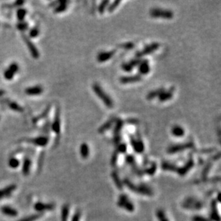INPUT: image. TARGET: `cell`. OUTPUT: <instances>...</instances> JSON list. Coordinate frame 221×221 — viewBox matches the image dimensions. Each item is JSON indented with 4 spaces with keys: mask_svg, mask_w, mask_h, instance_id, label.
Instances as JSON below:
<instances>
[{
    "mask_svg": "<svg viewBox=\"0 0 221 221\" xmlns=\"http://www.w3.org/2000/svg\"><path fill=\"white\" fill-rule=\"evenodd\" d=\"M165 90V88H163V87H160V88L156 89V90H155L150 91L149 93L146 95V99L148 100H152L155 99V98L159 97L160 94L161 93H163Z\"/></svg>",
    "mask_w": 221,
    "mask_h": 221,
    "instance_id": "7402d4cb",
    "label": "cell"
},
{
    "mask_svg": "<svg viewBox=\"0 0 221 221\" xmlns=\"http://www.w3.org/2000/svg\"><path fill=\"white\" fill-rule=\"evenodd\" d=\"M118 153H125L127 151V145L124 143H119L118 145V150H116Z\"/></svg>",
    "mask_w": 221,
    "mask_h": 221,
    "instance_id": "f35d334b",
    "label": "cell"
},
{
    "mask_svg": "<svg viewBox=\"0 0 221 221\" xmlns=\"http://www.w3.org/2000/svg\"><path fill=\"white\" fill-rule=\"evenodd\" d=\"M193 148H194V143L193 141H190L183 144H177L170 146L167 150V152L170 154H174L184 151L187 149H192Z\"/></svg>",
    "mask_w": 221,
    "mask_h": 221,
    "instance_id": "277c9868",
    "label": "cell"
},
{
    "mask_svg": "<svg viewBox=\"0 0 221 221\" xmlns=\"http://www.w3.org/2000/svg\"><path fill=\"white\" fill-rule=\"evenodd\" d=\"M43 92V88L40 85L28 87L25 90V93L28 95H39Z\"/></svg>",
    "mask_w": 221,
    "mask_h": 221,
    "instance_id": "d6986e66",
    "label": "cell"
},
{
    "mask_svg": "<svg viewBox=\"0 0 221 221\" xmlns=\"http://www.w3.org/2000/svg\"><path fill=\"white\" fill-rule=\"evenodd\" d=\"M125 184L127 187H129L131 190L133 192L140 194L145 195V196H152L153 195V191L150 190V187H148L147 185H135L134 184L132 183L130 181H125Z\"/></svg>",
    "mask_w": 221,
    "mask_h": 221,
    "instance_id": "7a4b0ae2",
    "label": "cell"
},
{
    "mask_svg": "<svg viewBox=\"0 0 221 221\" xmlns=\"http://www.w3.org/2000/svg\"><path fill=\"white\" fill-rule=\"evenodd\" d=\"M92 90H93L94 93L97 94V96L103 102L104 104H105L107 107H109V108H112L113 106H114L113 100L111 99L110 97L103 90V89L100 86V85H98L97 83H94V84L92 85Z\"/></svg>",
    "mask_w": 221,
    "mask_h": 221,
    "instance_id": "6da1fadb",
    "label": "cell"
},
{
    "mask_svg": "<svg viewBox=\"0 0 221 221\" xmlns=\"http://www.w3.org/2000/svg\"><path fill=\"white\" fill-rule=\"evenodd\" d=\"M183 206L187 209H200L202 207V203L194 198H187L183 203Z\"/></svg>",
    "mask_w": 221,
    "mask_h": 221,
    "instance_id": "8fae6325",
    "label": "cell"
},
{
    "mask_svg": "<svg viewBox=\"0 0 221 221\" xmlns=\"http://www.w3.org/2000/svg\"><path fill=\"white\" fill-rule=\"evenodd\" d=\"M150 70L149 61L148 59H143L141 61L140 64L138 65V71L140 75H146V74L149 73Z\"/></svg>",
    "mask_w": 221,
    "mask_h": 221,
    "instance_id": "e0dca14e",
    "label": "cell"
},
{
    "mask_svg": "<svg viewBox=\"0 0 221 221\" xmlns=\"http://www.w3.org/2000/svg\"><path fill=\"white\" fill-rule=\"evenodd\" d=\"M8 105L12 110L16 111V112H23L24 110L21 106L18 105V104L15 103V102H9Z\"/></svg>",
    "mask_w": 221,
    "mask_h": 221,
    "instance_id": "4dcf8cb0",
    "label": "cell"
},
{
    "mask_svg": "<svg viewBox=\"0 0 221 221\" xmlns=\"http://www.w3.org/2000/svg\"><path fill=\"white\" fill-rule=\"evenodd\" d=\"M116 49L111 50L109 52H100L97 55V61L99 62H105L106 61H108L115 55Z\"/></svg>",
    "mask_w": 221,
    "mask_h": 221,
    "instance_id": "5bb4252c",
    "label": "cell"
},
{
    "mask_svg": "<svg viewBox=\"0 0 221 221\" xmlns=\"http://www.w3.org/2000/svg\"><path fill=\"white\" fill-rule=\"evenodd\" d=\"M193 221H209L208 218H205V217L200 216V215H196L192 218Z\"/></svg>",
    "mask_w": 221,
    "mask_h": 221,
    "instance_id": "bcb514c9",
    "label": "cell"
},
{
    "mask_svg": "<svg viewBox=\"0 0 221 221\" xmlns=\"http://www.w3.org/2000/svg\"><path fill=\"white\" fill-rule=\"evenodd\" d=\"M8 164L10 168L14 169L19 167L20 163L17 159L15 158V157H11V158L9 160Z\"/></svg>",
    "mask_w": 221,
    "mask_h": 221,
    "instance_id": "836d02e7",
    "label": "cell"
},
{
    "mask_svg": "<svg viewBox=\"0 0 221 221\" xmlns=\"http://www.w3.org/2000/svg\"><path fill=\"white\" fill-rule=\"evenodd\" d=\"M118 153L117 151H115L114 153V154L112 155V160H111V163H112V165H115L116 163L117 160H118Z\"/></svg>",
    "mask_w": 221,
    "mask_h": 221,
    "instance_id": "f907efd6",
    "label": "cell"
},
{
    "mask_svg": "<svg viewBox=\"0 0 221 221\" xmlns=\"http://www.w3.org/2000/svg\"><path fill=\"white\" fill-rule=\"evenodd\" d=\"M115 127L114 128V142L117 145L120 143L121 140V135L120 132L124 125V121L121 119L116 118L115 120Z\"/></svg>",
    "mask_w": 221,
    "mask_h": 221,
    "instance_id": "52a82bcc",
    "label": "cell"
},
{
    "mask_svg": "<svg viewBox=\"0 0 221 221\" xmlns=\"http://www.w3.org/2000/svg\"><path fill=\"white\" fill-rule=\"evenodd\" d=\"M109 0H104V1H101V3L100 4L99 7H98V11H99V12L100 13V14H103V13L105 12L106 8H107V5L109 4Z\"/></svg>",
    "mask_w": 221,
    "mask_h": 221,
    "instance_id": "d6a6232c",
    "label": "cell"
},
{
    "mask_svg": "<svg viewBox=\"0 0 221 221\" xmlns=\"http://www.w3.org/2000/svg\"><path fill=\"white\" fill-rule=\"evenodd\" d=\"M27 11L24 8H19L17 10V12H16V16H17L18 19L19 21L22 22L25 19L26 14H27Z\"/></svg>",
    "mask_w": 221,
    "mask_h": 221,
    "instance_id": "f546056e",
    "label": "cell"
},
{
    "mask_svg": "<svg viewBox=\"0 0 221 221\" xmlns=\"http://www.w3.org/2000/svg\"><path fill=\"white\" fill-rule=\"evenodd\" d=\"M160 47V44L157 43V42H153V43L148 44L143 49L140 51H138L135 54V56H136L137 58H141L143 56H145V55H150V54L156 51L158 48Z\"/></svg>",
    "mask_w": 221,
    "mask_h": 221,
    "instance_id": "8992f818",
    "label": "cell"
},
{
    "mask_svg": "<svg viewBox=\"0 0 221 221\" xmlns=\"http://www.w3.org/2000/svg\"><path fill=\"white\" fill-rule=\"evenodd\" d=\"M16 189V185H12L10 186L7 187L6 188L3 189V190H0V199L3 198H6V197L10 196L13 191Z\"/></svg>",
    "mask_w": 221,
    "mask_h": 221,
    "instance_id": "603a6c76",
    "label": "cell"
},
{
    "mask_svg": "<svg viewBox=\"0 0 221 221\" xmlns=\"http://www.w3.org/2000/svg\"><path fill=\"white\" fill-rule=\"evenodd\" d=\"M172 134L174 136L178 137H183L185 135V130H184L183 128L181 127V126L175 125L172 128Z\"/></svg>",
    "mask_w": 221,
    "mask_h": 221,
    "instance_id": "484cf974",
    "label": "cell"
},
{
    "mask_svg": "<svg viewBox=\"0 0 221 221\" xmlns=\"http://www.w3.org/2000/svg\"><path fill=\"white\" fill-rule=\"evenodd\" d=\"M175 90V88L174 87H171L168 90H165L158 97L160 102H165L167 100L172 99Z\"/></svg>",
    "mask_w": 221,
    "mask_h": 221,
    "instance_id": "2e32d148",
    "label": "cell"
},
{
    "mask_svg": "<svg viewBox=\"0 0 221 221\" xmlns=\"http://www.w3.org/2000/svg\"><path fill=\"white\" fill-rule=\"evenodd\" d=\"M80 215H81L80 213L78 212V213H77L75 215H74L72 221H79V220H80Z\"/></svg>",
    "mask_w": 221,
    "mask_h": 221,
    "instance_id": "816d5d0a",
    "label": "cell"
},
{
    "mask_svg": "<svg viewBox=\"0 0 221 221\" xmlns=\"http://www.w3.org/2000/svg\"><path fill=\"white\" fill-rule=\"evenodd\" d=\"M121 3V1L120 0H116V1H114L108 7V12H112L117 7H118V5Z\"/></svg>",
    "mask_w": 221,
    "mask_h": 221,
    "instance_id": "ab89813d",
    "label": "cell"
},
{
    "mask_svg": "<svg viewBox=\"0 0 221 221\" xmlns=\"http://www.w3.org/2000/svg\"><path fill=\"white\" fill-rule=\"evenodd\" d=\"M31 162L29 158H26L24 161L23 167H22V172L25 175H27L29 173V170H30Z\"/></svg>",
    "mask_w": 221,
    "mask_h": 221,
    "instance_id": "83f0119b",
    "label": "cell"
},
{
    "mask_svg": "<svg viewBox=\"0 0 221 221\" xmlns=\"http://www.w3.org/2000/svg\"><path fill=\"white\" fill-rule=\"evenodd\" d=\"M52 130L55 134H59L60 133V118H59V109H57L56 112L55 114V118L52 124Z\"/></svg>",
    "mask_w": 221,
    "mask_h": 221,
    "instance_id": "4fadbf2b",
    "label": "cell"
},
{
    "mask_svg": "<svg viewBox=\"0 0 221 221\" xmlns=\"http://www.w3.org/2000/svg\"><path fill=\"white\" fill-rule=\"evenodd\" d=\"M39 34H40V29H39L38 27H33L32 29H31L30 30H29V36L31 38H34L36 37H37Z\"/></svg>",
    "mask_w": 221,
    "mask_h": 221,
    "instance_id": "8d00e7d4",
    "label": "cell"
},
{
    "mask_svg": "<svg viewBox=\"0 0 221 221\" xmlns=\"http://www.w3.org/2000/svg\"><path fill=\"white\" fill-rule=\"evenodd\" d=\"M141 61H142V59L140 58H135L133 59H132L131 61H130V64H131L132 66H133V67H136V66H138L139 64H140V63L141 62Z\"/></svg>",
    "mask_w": 221,
    "mask_h": 221,
    "instance_id": "f6af8a7d",
    "label": "cell"
},
{
    "mask_svg": "<svg viewBox=\"0 0 221 221\" xmlns=\"http://www.w3.org/2000/svg\"><path fill=\"white\" fill-rule=\"evenodd\" d=\"M16 27H17V29L20 31H25L28 28V24H27V22H21L16 25Z\"/></svg>",
    "mask_w": 221,
    "mask_h": 221,
    "instance_id": "b9f144b4",
    "label": "cell"
},
{
    "mask_svg": "<svg viewBox=\"0 0 221 221\" xmlns=\"http://www.w3.org/2000/svg\"><path fill=\"white\" fill-rule=\"evenodd\" d=\"M67 1H58V4L55 7V13H61L64 12L67 8Z\"/></svg>",
    "mask_w": 221,
    "mask_h": 221,
    "instance_id": "d4e9b609",
    "label": "cell"
},
{
    "mask_svg": "<svg viewBox=\"0 0 221 221\" xmlns=\"http://www.w3.org/2000/svg\"><path fill=\"white\" fill-rule=\"evenodd\" d=\"M48 111H49V108H47V109H46V111H45V112L44 113V115H42V116L39 117V118H37L36 119H35V120H37L38 119H40V118H42V117H45L44 115H46V114H47V112H48ZM42 115H43V114H42Z\"/></svg>",
    "mask_w": 221,
    "mask_h": 221,
    "instance_id": "f5cc1de1",
    "label": "cell"
},
{
    "mask_svg": "<svg viewBox=\"0 0 221 221\" xmlns=\"http://www.w3.org/2000/svg\"><path fill=\"white\" fill-rule=\"evenodd\" d=\"M193 165H194V160H193V158L190 156L186 164L184 165V166L181 167V168H178L176 171H177L178 174L181 175H185L193 168Z\"/></svg>",
    "mask_w": 221,
    "mask_h": 221,
    "instance_id": "9a60e30c",
    "label": "cell"
},
{
    "mask_svg": "<svg viewBox=\"0 0 221 221\" xmlns=\"http://www.w3.org/2000/svg\"><path fill=\"white\" fill-rule=\"evenodd\" d=\"M122 70H124V71L129 72H131L132 70H133V66L130 64V62H125V63H123V64H122Z\"/></svg>",
    "mask_w": 221,
    "mask_h": 221,
    "instance_id": "60d3db41",
    "label": "cell"
},
{
    "mask_svg": "<svg viewBox=\"0 0 221 221\" xmlns=\"http://www.w3.org/2000/svg\"><path fill=\"white\" fill-rule=\"evenodd\" d=\"M211 166H212V163H208L207 165L205 166V168H204L203 172H202V174H203L204 176H205L208 173V171L210 170V169L211 168Z\"/></svg>",
    "mask_w": 221,
    "mask_h": 221,
    "instance_id": "681fc988",
    "label": "cell"
},
{
    "mask_svg": "<svg viewBox=\"0 0 221 221\" xmlns=\"http://www.w3.org/2000/svg\"><path fill=\"white\" fill-rule=\"evenodd\" d=\"M157 217L159 221H169L164 212L161 211V210H158L157 211Z\"/></svg>",
    "mask_w": 221,
    "mask_h": 221,
    "instance_id": "d590c367",
    "label": "cell"
},
{
    "mask_svg": "<svg viewBox=\"0 0 221 221\" xmlns=\"http://www.w3.org/2000/svg\"><path fill=\"white\" fill-rule=\"evenodd\" d=\"M40 217V215H30V216L28 217H26V218L22 219L19 221H34L36 220L37 219H38Z\"/></svg>",
    "mask_w": 221,
    "mask_h": 221,
    "instance_id": "7bdbcfd3",
    "label": "cell"
},
{
    "mask_svg": "<svg viewBox=\"0 0 221 221\" xmlns=\"http://www.w3.org/2000/svg\"><path fill=\"white\" fill-rule=\"evenodd\" d=\"M118 205L121 208H123L129 212H133L135 211V207L133 203L130 201L129 198L125 194H122L119 197Z\"/></svg>",
    "mask_w": 221,
    "mask_h": 221,
    "instance_id": "5b68a950",
    "label": "cell"
},
{
    "mask_svg": "<svg viewBox=\"0 0 221 221\" xmlns=\"http://www.w3.org/2000/svg\"><path fill=\"white\" fill-rule=\"evenodd\" d=\"M54 208L52 204H45L42 202H37L34 205V209L38 212H43L46 211H50Z\"/></svg>",
    "mask_w": 221,
    "mask_h": 221,
    "instance_id": "44dd1931",
    "label": "cell"
},
{
    "mask_svg": "<svg viewBox=\"0 0 221 221\" xmlns=\"http://www.w3.org/2000/svg\"><path fill=\"white\" fill-rule=\"evenodd\" d=\"M1 211L4 215H7V216L10 217H14L17 215L18 213L15 209L9 207V206H4L1 208Z\"/></svg>",
    "mask_w": 221,
    "mask_h": 221,
    "instance_id": "cb8c5ba5",
    "label": "cell"
},
{
    "mask_svg": "<svg viewBox=\"0 0 221 221\" xmlns=\"http://www.w3.org/2000/svg\"><path fill=\"white\" fill-rule=\"evenodd\" d=\"M135 47V44L133 42H125V43H122L118 44V47L121 48V49H132Z\"/></svg>",
    "mask_w": 221,
    "mask_h": 221,
    "instance_id": "e575fe53",
    "label": "cell"
},
{
    "mask_svg": "<svg viewBox=\"0 0 221 221\" xmlns=\"http://www.w3.org/2000/svg\"><path fill=\"white\" fill-rule=\"evenodd\" d=\"M156 169H157V165H156L155 163H153V165H152V166L150 167L149 169L147 170L146 172L149 175H153L156 171Z\"/></svg>",
    "mask_w": 221,
    "mask_h": 221,
    "instance_id": "ee69618b",
    "label": "cell"
},
{
    "mask_svg": "<svg viewBox=\"0 0 221 221\" xmlns=\"http://www.w3.org/2000/svg\"><path fill=\"white\" fill-rule=\"evenodd\" d=\"M162 168L163 170H169V171H176L178 168L176 167V165L172 164V163L164 161L162 163Z\"/></svg>",
    "mask_w": 221,
    "mask_h": 221,
    "instance_id": "f1b7e54d",
    "label": "cell"
},
{
    "mask_svg": "<svg viewBox=\"0 0 221 221\" xmlns=\"http://www.w3.org/2000/svg\"><path fill=\"white\" fill-rule=\"evenodd\" d=\"M30 142L37 146L44 147L48 144L49 138L46 136H40L36 137V138L31 139V140H30Z\"/></svg>",
    "mask_w": 221,
    "mask_h": 221,
    "instance_id": "ac0fdd59",
    "label": "cell"
},
{
    "mask_svg": "<svg viewBox=\"0 0 221 221\" xmlns=\"http://www.w3.org/2000/svg\"><path fill=\"white\" fill-rule=\"evenodd\" d=\"M19 65L16 62H12L4 72V77L7 80H11L15 74L19 71Z\"/></svg>",
    "mask_w": 221,
    "mask_h": 221,
    "instance_id": "9c48e42d",
    "label": "cell"
},
{
    "mask_svg": "<svg viewBox=\"0 0 221 221\" xmlns=\"http://www.w3.org/2000/svg\"><path fill=\"white\" fill-rule=\"evenodd\" d=\"M69 215V206L64 205L62 209V215H61V220L62 221H67Z\"/></svg>",
    "mask_w": 221,
    "mask_h": 221,
    "instance_id": "1f68e13d",
    "label": "cell"
},
{
    "mask_svg": "<svg viewBox=\"0 0 221 221\" xmlns=\"http://www.w3.org/2000/svg\"><path fill=\"white\" fill-rule=\"evenodd\" d=\"M150 15L153 18H163V19H170L173 18L174 14L172 11L163 10L160 8H153L150 11Z\"/></svg>",
    "mask_w": 221,
    "mask_h": 221,
    "instance_id": "3957f363",
    "label": "cell"
},
{
    "mask_svg": "<svg viewBox=\"0 0 221 221\" xmlns=\"http://www.w3.org/2000/svg\"><path fill=\"white\" fill-rule=\"evenodd\" d=\"M130 142L133 149L137 153H142L144 151L145 146L142 139L139 137L138 139H135V137L130 136Z\"/></svg>",
    "mask_w": 221,
    "mask_h": 221,
    "instance_id": "30bf717a",
    "label": "cell"
},
{
    "mask_svg": "<svg viewBox=\"0 0 221 221\" xmlns=\"http://www.w3.org/2000/svg\"><path fill=\"white\" fill-rule=\"evenodd\" d=\"M126 162H127L128 164H133L135 163V157L133 155H127L126 157Z\"/></svg>",
    "mask_w": 221,
    "mask_h": 221,
    "instance_id": "7dc6e473",
    "label": "cell"
},
{
    "mask_svg": "<svg viewBox=\"0 0 221 221\" xmlns=\"http://www.w3.org/2000/svg\"><path fill=\"white\" fill-rule=\"evenodd\" d=\"M22 37H23V40L25 41V42L27 44V48H28L29 52H30L31 55L34 57V59H38L40 57V52H39L38 49H37V47H35L34 44L31 41L29 40L28 37L27 35L23 34L22 35Z\"/></svg>",
    "mask_w": 221,
    "mask_h": 221,
    "instance_id": "ba28073f",
    "label": "cell"
},
{
    "mask_svg": "<svg viewBox=\"0 0 221 221\" xmlns=\"http://www.w3.org/2000/svg\"><path fill=\"white\" fill-rule=\"evenodd\" d=\"M126 122L128 124H132V125H137V124L139 123V120L137 119L130 118L126 120Z\"/></svg>",
    "mask_w": 221,
    "mask_h": 221,
    "instance_id": "c3c4849f",
    "label": "cell"
},
{
    "mask_svg": "<svg viewBox=\"0 0 221 221\" xmlns=\"http://www.w3.org/2000/svg\"><path fill=\"white\" fill-rule=\"evenodd\" d=\"M79 151H80L81 157H82V158L86 159L88 157L89 153H90V150H89L88 145H87L85 142L81 145L80 150H79Z\"/></svg>",
    "mask_w": 221,
    "mask_h": 221,
    "instance_id": "4316f807",
    "label": "cell"
},
{
    "mask_svg": "<svg viewBox=\"0 0 221 221\" xmlns=\"http://www.w3.org/2000/svg\"><path fill=\"white\" fill-rule=\"evenodd\" d=\"M115 120H116L115 118H112L111 119H109V120H107V122H105V123L98 129V133H100V134H103V133H105V131L110 129V128L112 127L113 124L115 122Z\"/></svg>",
    "mask_w": 221,
    "mask_h": 221,
    "instance_id": "ffe728a7",
    "label": "cell"
},
{
    "mask_svg": "<svg viewBox=\"0 0 221 221\" xmlns=\"http://www.w3.org/2000/svg\"><path fill=\"white\" fill-rule=\"evenodd\" d=\"M142 79V76L139 75H132V76H125V77H120V81L122 84H130V83H135L140 82Z\"/></svg>",
    "mask_w": 221,
    "mask_h": 221,
    "instance_id": "7c38bea8",
    "label": "cell"
},
{
    "mask_svg": "<svg viewBox=\"0 0 221 221\" xmlns=\"http://www.w3.org/2000/svg\"><path fill=\"white\" fill-rule=\"evenodd\" d=\"M112 178H113V180H114L115 183V185H117V187H118L120 190H122V183H121V181H120V178H119V176L116 173H112Z\"/></svg>",
    "mask_w": 221,
    "mask_h": 221,
    "instance_id": "74e56055",
    "label": "cell"
}]
</instances>
